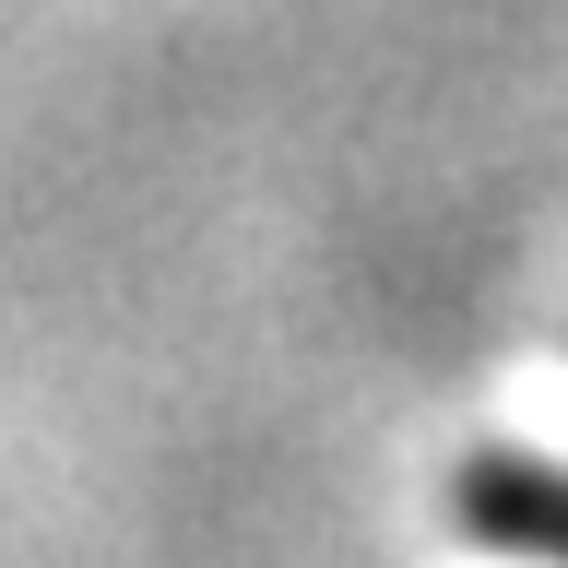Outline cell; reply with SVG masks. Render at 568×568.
<instances>
[{"instance_id":"obj_1","label":"cell","mask_w":568,"mask_h":568,"mask_svg":"<svg viewBox=\"0 0 568 568\" xmlns=\"http://www.w3.org/2000/svg\"><path fill=\"white\" fill-rule=\"evenodd\" d=\"M462 509H474V532H497V545L568 557V474H545V462H486Z\"/></svg>"}]
</instances>
